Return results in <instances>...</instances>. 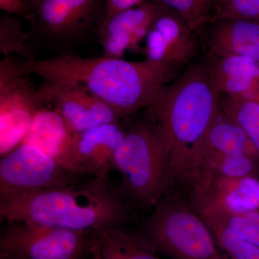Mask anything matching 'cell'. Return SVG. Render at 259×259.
Segmentation results:
<instances>
[{
    "label": "cell",
    "instance_id": "7402d4cb",
    "mask_svg": "<svg viewBox=\"0 0 259 259\" xmlns=\"http://www.w3.org/2000/svg\"><path fill=\"white\" fill-rule=\"evenodd\" d=\"M155 2L178 15L200 37L210 22L216 5V0H155Z\"/></svg>",
    "mask_w": 259,
    "mask_h": 259
},
{
    "label": "cell",
    "instance_id": "9a60e30c",
    "mask_svg": "<svg viewBox=\"0 0 259 259\" xmlns=\"http://www.w3.org/2000/svg\"><path fill=\"white\" fill-rule=\"evenodd\" d=\"M200 38L206 58L236 55L245 46L259 44V23L237 19L212 20Z\"/></svg>",
    "mask_w": 259,
    "mask_h": 259
},
{
    "label": "cell",
    "instance_id": "3957f363",
    "mask_svg": "<svg viewBox=\"0 0 259 259\" xmlns=\"http://www.w3.org/2000/svg\"><path fill=\"white\" fill-rule=\"evenodd\" d=\"M136 212L109 177L0 199L2 221L73 231L123 228L134 221Z\"/></svg>",
    "mask_w": 259,
    "mask_h": 259
},
{
    "label": "cell",
    "instance_id": "ba28073f",
    "mask_svg": "<svg viewBox=\"0 0 259 259\" xmlns=\"http://www.w3.org/2000/svg\"><path fill=\"white\" fill-rule=\"evenodd\" d=\"M30 74L13 56L0 61V154L23 143L34 117L45 106Z\"/></svg>",
    "mask_w": 259,
    "mask_h": 259
},
{
    "label": "cell",
    "instance_id": "4fadbf2b",
    "mask_svg": "<svg viewBox=\"0 0 259 259\" xmlns=\"http://www.w3.org/2000/svg\"><path fill=\"white\" fill-rule=\"evenodd\" d=\"M159 8L156 2H146L102 22L97 34L103 56L122 58L127 51H142L141 42H144Z\"/></svg>",
    "mask_w": 259,
    "mask_h": 259
},
{
    "label": "cell",
    "instance_id": "f1b7e54d",
    "mask_svg": "<svg viewBox=\"0 0 259 259\" xmlns=\"http://www.w3.org/2000/svg\"><path fill=\"white\" fill-rule=\"evenodd\" d=\"M242 214H243V215L248 218L250 221H253V222L259 224V210H258V209Z\"/></svg>",
    "mask_w": 259,
    "mask_h": 259
},
{
    "label": "cell",
    "instance_id": "4316f807",
    "mask_svg": "<svg viewBox=\"0 0 259 259\" xmlns=\"http://www.w3.org/2000/svg\"><path fill=\"white\" fill-rule=\"evenodd\" d=\"M0 9L7 14L28 18V6L25 0H0Z\"/></svg>",
    "mask_w": 259,
    "mask_h": 259
},
{
    "label": "cell",
    "instance_id": "8992f818",
    "mask_svg": "<svg viewBox=\"0 0 259 259\" xmlns=\"http://www.w3.org/2000/svg\"><path fill=\"white\" fill-rule=\"evenodd\" d=\"M32 37L58 54L88 39L103 21L101 0H25Z\"/></svg>",
    "mask_w": 259,
    "mask_h": 259
},
{
    "label": "cell",
    "instance_id": "7c38bea8",
    "mask_svg": "<svg viewBox=\"0 0 259 259\" xmlns=\"http://www.w3.org/2000/svg\"><path fill=\"white\" fill-rule=\"evenodd\" d=\"M122 121L102 124L75 136L71 172L81 176L108 177L113 170L116 148L127 127Z\"/></svg>",
    "mask_w": 259,
    "mask_h": 259
},
{
    "label": "cell",
    "instance_id": "5b68a950",
    "mask_svg": "<svg viewBox=\"0 0 259 259\" xmlns=\"http://www.w3.org/2000/svg\"><path fill=\"white\" fill-rule=\"evenodd\" d=\"M149 212L136 233L156 253L172 259H228L186 194L173 191Z\"/></svg>",
    "mask_w": 259,
    "mask_h": 259
},
{
    "label": "cell",
    "instance_id": "8fae6325",
    "mask_svg": "<svg viewBox=\"0 0 259 259\" xmlns=\"http://www.w3.org/2000/svg\"><path fill=\"white\" fill-rule=\"evenodd\" d=\"M37 91L45 105L59 112L75 134L102 124L125 121L81 85L45 81Z\"/></svg>",
    "mask_w": 259,
    "mask_h": 259
},
{
    "label": "cell",
    "instance_id": "d6986e66",
    "mask_svg": "<svg viewBox=\"0 0 259 259\" xmlns=\"http://www.w3.org/2000/svg\"><path fill=\"white\" fill-rule=\"evenodd\" d=\"M94 237L100 259H159L136 233L122 227L95 231Z\"/></svg>",
    "mask_w": 259,
    "mask_h": 259
},
{
    "label": "cell",
    "instance_id": "52a82bcc",
    "mask_svg": "<svg viewBox=\"0 0 259 259\" xmlns=\"http://www.w3.org/2000/svg\"><path fill=\"white\" fill-rule=\"evenodd\" d=\"M8 224L0 238L1 259H85L93 253L94 231L25 222Z\"/></svg>",
    "mask_w": 259,
    "mask_h": 259
},
{
    "label": "cell",
    "instance_id": "f546056e",
    "mask_svg": "<svg viewBox=\"0 0 259 259\" xmlns=\"http://www.w3.org/2000/svg\"><path fill=\"white\" fill-rule=\"evenodd\" d=\"M90 259H100V255L98 254V252L97 251L96 248H95V244H94L93 253H92Z\"/></svg>",
    "mask_w": 259,
    "mask_h": 259
},
{
    "label": "cell",
    "instance_id": "6da1fadb",
    "mask_svg": "<svg viewBox=\"0 0 259 259\" xmlns=\"http://www.w3.org/2000/svg\"><path fill=\"white\" fill-rule=\"evenodd\" d=\"M221 97L204 57L168 83L150 106L168 143L171 192L187 194L193 187L204 140L219 115Z\"/></svg>",
    "mask_w": 259,
    "mask_h": 259
},
{
    "label": "cell",
    "instance_id": "44dd1931",
    "mask_svg": "<svg viewBox=\"0 0 259 259\" xmlns=\"http://www.w3.org/2000/svg\"><path fill=\"white\" fill-rule=\"evenodd\" d=\"M205 58L216 82L224 79L256 80L259 78V61L248 56L230 55Z\"/></svg>",
    "mask_w": 259,
    "mask_h": 259
},
{
    "label": "cell",
    "instance_id": "5bb4252c",
    "mask_svg": "<svg viewBox=\"0 0 259 259\" xmlns=\"http://www.w3.org/2000/svg\"><path fill=\"white\" fill-rule=\"evenodd\" d=\"M75 136L60 114L53 107L45 105L34 117L22 144L40 150L71 174Z\"/></svg>",
    "mask_w": 259,
    "mask_h": 259
},
{
    "label": "cell",
    "instance_id": "2e32d148",
    "mask_svg": "<svg viewBox=\"0 0 259 259\" xmlns=\"http://www.w3.org/2000/svg\"><path fill=\"white\" fill-rule=\"evenodd\" d=\"M193 192L205 194L223 207L238 214L259 207V181L255 177H218Z\"/></svg>",
    "mask_w": 259,
    "mask_h": 259
},
{
    "label": "cell",
    "instance_id": "7a4b0ae2",
    "mask_svg": "<svg viewBox=\"0 0 259 259\" xmlns=\"http://www.w3.org/2000/svg\"><path fill=\"white\" fill-rule=\"evenodd\" d=\"M22 69L47 81L79 84L110 105L124 120L151 106L168 83L180 75L164 65L102 56L57 54L48 59H19Z\"/></svg>",
    "mask_w": 259,
    "mask_h": 259
},
{
    "label": "cell",
    "instance_id": "e0dca14e",
    "mask_svg": "<svg viewBox=\"0 0 259 259\" xmlns=\"http://www.w3.org/2000/svg\"><path fill=\"white\" fill-rule=\"evenodd\" d=\"M190 203L208 226L218 248L228 259H259V246L245 241L231 231L202 194L192 192Z\"/></svg>",
    "mask_w": 259,
    "mask_h": 259
},
{
    "label": "cell",
    "instance_id": "30bf717a",
    "mask_svg": "<svg viewBox=\"0 0 259 259\" xmlns=\"http://www.w3.org/2000/svg\"><path fill=\"white\" fill-rule=\"evenodd\" d=\"M142 52L145 59L181 73L197 60L202 51L200 36L181 17L159 5Z\"/></svg>",
    "mask_w": 259,
    "mask_h": 259
},
{
    "label": "cell",
    "instance_id": "484cf974",
    "mask_svg": "<svg viewBox=\"0 0 259 259\" xmlns=\"http://www.w3.org/2000/svg\"><path fill=\"white\" fill-rule=\"evenodd\" d=\"M146 2V0H106L105 18L102 22L119 12L139 6Z\"/></svg>",
    "mask_w": 259,
    "mask_h": 259
},
{
    "label": "cell",
    "instance_id": "83f0119b",
    "mask_svg": "<svg viewBox=\"0 0 259 259\" xmlns=\"http://www.w3.org/2000/svg\"><path fill=\"white\" fill-rule=\"evenodd\" d=\"M236 55L248 56L259 61V44L245 46L238 51Z\"/></svg>",
    "mask_w": 259,
    "mask_h": 259
},
{
    "label": "cell",
    "instance_id": "d4e9b609",
    "mask_svg": "<svg viewBox=\"0 0 259 259\" xmlns=\"http://www.w3.org/2000/svg\"><path fill=\"white\" fill-rule=\"evenodd\" d=\"M237 19L259 23V0H220L210 21Z\"/></svg>",
    "mask_w": 259,
    "mask_h": 259
},
{
    "label": "cell",
    "instance_id": "603a6c76",
    "mask_svg": "<svg viewBox=\"0 0 259 259\" xmlns=\"http://www.w3.org/2000/svg\"><path fill=\"white\" fill-rule=\"evenodd\" d=\"M32 31L24 32L20 17L7 14L0 19V53L4 57L13 55L24 59L35 58L29 47Z\"/></svg>",
    "mask_w": 259,
    "mask_h": 259
},
{
    "label": "cell",
    "instance_id": "ac0fdd59",
    "mask_svg": "<svg viewBox=\"0 0 259 259\" xmlns=\"http://www.w3.org/2000/svg\"><path fill=\"white\" fill-rule=\"evenodd\" d=\"M243 153L253 156L258 162L256 152L245 131L220 110L217 119L204 140L199 166L202 158L207 155L230 156Z\"/></svg>",
    "mask_w": 259,
    "mask_h": 259
},
{
    "label": "cell",
    "instance_id": "cb8c5ba5",
    "mask_svg": "<svg viewBox=\"0 0 259 259\" xmlns=\"http://www.w3.org/2000/svg\"><path fill=\"white\" fill-rule=\"evenodd\" d=\"M197 193L202 194L208 200L218 215L232 231L245 241L259 246V224L250 221L243 214L232 212L205 194Z\"/></svg>",
    "mask_w": 259,
    "mask_h": 259
},
{
    "label": "cell",
    "instance_id": "ffe728a7",
    "mask_svg": "<svg viewBox=\"0 0 259 259\" xmlns=\"http://www.w3.org/2000/svg\"><path fill=\"white\" fill-rule=\"evenodd\" d=\"M221 110L245 131L259 162V102L246 97L221 94Z\"/></svg>",
    "mask_w": 259,
    "mask_h": 259
},
{
    "label": "cell",
    "instance_id": "277c9868",
    "mask_svg": "<svg viewBox=\"0 0 259 259\" xmlns=\"http://www.w3.org/2000/svg\"><path fill=\"white\" fill-rule=\"evenodd\" d=\"M113 170L120 175L119 190L136 210L151 212L171 192L168 143L151 107L130 120L114 153Z\"/></svg>",
    "mask_w": 259,
    "mask_h": 259
},
{
    "label": "cell",
    "instance_id": "9c48e42d",
    "mask_svg": "<svg viewBox=\"0 0 259 259\" xmlns=\"http://www.w3.org/2000/svg\"><path fill=\"white\" fill-rule=\"evenodd\" d=\"M82 177L69 173L34 146L21 144L2 156L0 199L66 187L82 181Z\"/></svg>",
    "mask_w": 259,
    "mask_h": 259
}]
</instances>
